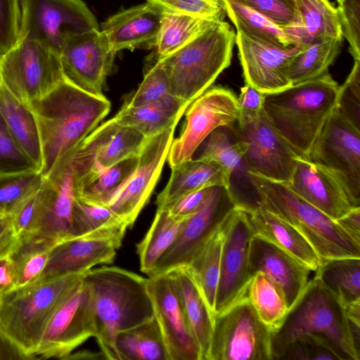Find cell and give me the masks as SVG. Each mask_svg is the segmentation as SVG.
<instances>
[{"label": "cell", "mask_w": 360, "mask_h": 360, "mask_svg": "<svg viewBox=\"0 0 360 360\" xmlns=\"http://www.w3.org/2000/svg\"><path fill=\"white\" fill-rule=\"evenodd\" d=\"M29 106L38 122L43 157L40 172L46 177L108 114L110 103L105 96H94L64 79Z\"/></svg>", "instance_id": "cell-1"}, {"label": "cell", "mask_w": 360, "mask_h": 360, "mask_svg": "<svg viewBox=\"0 0 360 360\" xmlns=\"http://www.w3.org/2000/svg\"><path fill=\"white\" fill-rule=\"evenodd\" d=\"M306 334L319 335L334 347L340 360H359L345 308L317 279L313 278L280 326L271 330V353L278 359L288 345Z\"/></svg>", "instance_id": "cell-5"}, {"label": "cell", "mask_w": 360, "mask_h": 360, "mask_svg": "<svg viewBox=\"0 0 360 360\" xmlns=\"http://www.w3.org/2000/svg\"><path fill=\"white\" fill-rule=\"evenodd\" d=\"M300 44L319 39H343L339 14L328 0H295Z\"/></svg>", "instance_id": "cell-34"}, {"label": "cell", "mask_w": 360, "mask_h": 360, "mask_svg": "<svg viewBox=\"0 0 360 360\" xmlns=\"http://www.w3.org/2000/svg\"><path fill=\"white\" fill-rule=\"evenodd\" d=\"M115 54L100 29L70 37L59 54L64 78L86 93L103 96V88Z\"/></svg>", "instance_id": "cell-18"}, {"label": "cell", "mask_w": 360, "mask_h": 360, "mask_svg": "<svg viewBox=\"0 0 360 360\" xmlns=\"http://www.w3.org/2000/svg\"><path fill=\"white\" fill-rule=\"evenodd\" d=\"M285 184L293 192L335 221L354 208L341 184L328 172L303 156L298 157L292 176Z\"/></svg>", "instance_id": "cell-24"}, {"label": "cell", "mask_w": 360, "mask_h": 360, "mask_svg": "<svg viewBox=\"0 0 360 360\" xmlns=\"http://www.w3.org/2000/svg\"><path fill=\"white\" fill-rule=\"evenodd\" d=\"M249 266L250 278L262 271L281 288L289 309L308 284L311 271L285 251L255 236L250 242Z\"/></svg>", "instance_id": "cell-25"}, {"label": "cell", "mask_w": 360, "mask_h": 360, "mask_svg": "<svg viewBox=\"0 0 360 360\" xmlns=\"http://www.w3.org/2000/svg\"><path fill=\"white\" fill-rule=\"evenodd\" d=\"M260 13L283 30L298 27L295 0H234Z\"/></svg>", "instance_id": "cell-50"}, {"label": "cell", "mask_w": 360, "mask_h": 360, "mask_svg": "<svg viewBox=\"0 0 360 360\" xmlns=\"http://www.w3.org/2000/svg\"><path fill=\"white\" fill-rule=\"evenodd\" d=\"M336 221L354 241L360 244V207L353 208Z\"/></svg>", "instance_id": "cell-57"}, {"label": "cell", "mask_w": 360, "mask_h": 360, "mask_svg": "<svg viewBox=\"0 0 360 360\" xmlns=\"http://www.w3.org/2000/svg\"><path fill=\"white\" fill-rule=\"evenodd\" d=\"M83 278L90 292L94 338L106 359L119 360L116 335L155 317L148 278L108 266L91 269Z\"/></svg>", "instance_id": "cell-2"}, {"label": "cell", "mask_w": 360, "mask_h": 360, "mask_svg": "<svg viewBox=\"0 0 360 360\" xmlns=\"http://www.w3.org/2000/svg\"><path fill=\"white\" fill-rule=\"evenodd\" d=\"M15 288L13 264L8 255L0 258V297Z\"/></svg>", "instance_id": "cell-58"}, {"label": "cell", "mask_w": 360, "mask_h": 360, "mask_svg": "<svg viewBox=\"0 0 360 360\" xmlns=\"http://www.w3.org/2000/svg\"><path fill=\"white\" fill-rule=\"evenodd\" d=\"M161 14L190 15L221 22L226 14L224 0H146Z\"/></svg>", "instance_id": "cell-46"}, {"label": "cell", "mask_w": 360, "mask_h": 360, "mask_svg": "<svg viewBox=\"0 0 360 360\" xmlns=\"http://www.w3.org/2000/svg\"><path fill=\"white\" fill-rule=\"evenodd\" d=\"M184 113V130L173 139L167 157L170 168L191 160L214 130L235 127L238 118L237 98L229 89L210 87L188 105Z\"/></svg>", "instance_id": "cell-13"}, {"label": "cell", "mask_w": 360, "mask_h": 360, "mask_svg": "<svg viewBox=\"0 0 360 360\" xmlns=\"http://www.w3.org/2000/svg\"><path fill=\"white\" fill-rule=\"evenodd\" d=\"M148 138L134 127L113 117L96 127L71 155L73 175H79L96 163L110 167L139 155Z\"/></svg>", "instance_id": "cell-20"}, {"label": "cell", "mask_w": 360, "mask_h": 360, "mask_svg": "<svg viewBox=\"0 0 360 360\" xmlns=\"http://www.w3.org/2000/svg\"><path fill=\"white\" fill-rule=\"evenodd\" d=\"M83 277L50 319L37 352L40 358L65 359L94 337L90 292Z\"/></svg>", "instance_id": "cell-16"}, {"label": "cell", "mask_w": 360, "mask_h": 360, "mask_svg": "<svg viewBox=\"0 0 360 360\" xmlns=\"http://www.w3.org/2000/svg\"><path fill=\"white\" fill-rule=\"evenodd\" d=\"M342 36L354 60H360V0H344L337 8Z\"/></svg>", "instance_id": "cell-53"}, {"label": "cell", "mask_w": 360, "mask_h": 360, "mask_svg": "<svg viewBox=\"0 0 360 360\" xmlns=\"http://www.w3.org/2000/svg\"><path fill=\"white\" fill-rule=\"evenodd\" d=\"M246 296L271 331L280 326L289 310L281 288L262 271L250 278Z\"/></svg>", "instance_id": "cell-41"}, {"label": "cell", "mask_w": 360, "mask_h": 360, "mask_svg": "<svg viewBox=\"0 0 360 360\" xmlns=\"http://www.w3.org/2000/svg\"><path fill=\"white\" fill-rule=\"evenodd\" d=\"M306 158L332 175L343 187L352 205L360 207V129L337 107Z\"/></svg>", "instance_id": "cell-11"}, {"label": "cell", "mask_w": 360, "mask_h": 360, "mask_svg": "<svg viewBox=\"0 0 360 360\" xmlns=\"http://www.w3.org/2000/svg\"><path fill=\"white\" fill-rule=\"evenodd\" d=\"M222 244L214 316L246 296L249 255L254 233L247 212L236 207L221 226Z\"/></svg>", "instance_id": "cell-14"}, {"label": "cell", "mask_w": 360, "mask_h": 360, "mask_svg": "<svg viewBox=\"0 0 360 360\" xmlns=\"http://www.w3.org/2000/svg\"><path fill=\"white\" fill-rule=\"evenodd\" d=\"M271 335L245 296L215 314L208 360H273Z\"/></svg>", "instance_id": "cell-9"}, {"label": "cell", "mask_w": 360, "mask_h": 360, "mask_svg": "<svg viewBox=\"0 0 360 360\" xmlns=\"http://www.w3.org/2000/svg\"><path fill=\"white\" fill-rule=\"evenodd\" d=\"M345 308L348 323L360 326V302L351 304Z\"/></svg>", "instance_id": "cell-61"}, {"label": "cell", "mask_w": 360, "mask_h": 360, "mask_svg": "<svg viewBox=\"0 0 360 360\" xmlns=\"http://www.w3.org/2000/svg\"><path fill=\"white\" fill-rule=\"evenodd\" d=\"M170 94L167 75L159 60L145 72L138 89L129 94L122 107L136 108L153 103Z\"/></svg>", "instance_id": "cell-47"}, {"label": "cell", "mask_w": 360, "mask_h": 360, "mask_svg": "<svg viewBox=\"0 0 360 360\" xmlns=\"http://www.w3.org/2000/svg\"><path fill=\"white\" fill-rule=\"evenodd\" d=\"M234 129L214 130L205 140L203 150L196 158L221 167L230 177L243 162L246 151V145L236 137Z\"/></svg>", "instance_id": "cell-44"}, {"label": "cell", "mask_w": 360, "mask_h": 360, "mask_svg": "<svg viewBox=\"0 0 360 360\" xmlns=\"http://www.w3.org/2000/svg\"><path fill=\"white\" fill-rule=\"evenodd\" d=\"M167 184L156 199L157 209L189 193L204 188H231V178L220 167L192 158L171 167Z\"/></svg>", "instance_id": "cell-29"}, {"label": "cell", "mask_w": 360, "mask_h": 360, "mask_svg": "<svg viewBox=\"0 0 360 360\" xmlns=\"http://www.w3.org/2000/svg\"><path fill=\"white\" fill-rule=\"evenodd\" d=\"M44 180L45 176L37 170L0 174V214L11 216L41 188Z\"/></svg>", "instance_id": "cell-45"}, {"label": "cell", "mask_w": 360, "mask_h": 360, "mask_svg": "<svg viewBox=\"0 0 360 360\" xmlns=\"http://www.w3.org/2000/svg\"><path fill=\"white\" fill-rule=\"evenodd\" d=\"M37 170L13 136L0 111V174Z\"/></svg>", "instance_id": "cell-49"}, {"label": "cell", "mask_w": 360, "mask_h": 360, "mask_svg": "<svg viewBox=\"0 0 360 360\" xmlns=\"http://www.w3.org/2000/svg\"><path fill=\"white\" fill-rule=\"evenodd\" d=\"M46 206V195L43 186L23 201L11 215L13 227L18 236L35 233Z\"/></svg>", "instance_id": "cell-51"}, {"label": "cell", "mask_w": 360, "mask_h": 360, "mask_svg": "<svg viewBox=\"0 0 360 360\" xmlns=\"http://www.w3.org/2000/svg\"><path fill=\"white\" fill-rule=\"evenodd\" d=\"M343 39H319L304 44L292 58L288 77L292 85L298 84L328 72L339 55Z\"/></svg>", "instance_id": "cell-38"}, {"label": "cell", "mask_w": 360, "mask_h": 360, "mask_svg": "<svg viewBox=\"0 0 360 360\" xmlns=\"http://www.w3.org/2000/svg\"><path fill=\"white\" fill-rule=\"evenodd\" d=\"M17 240L12 222L0 228V258L10 254Z\"/></svg>", "instance_id": "cell-60"}, {"label": "cell", "mask_w": 360, "mask_h": 360, "mask_svg": "<svg viewBox=\"0 0 360 360\" xmlns=\"http://www.w3.org/2000/svg\"><path fill=\"white\" fill-rule=\"evenodd\" d=\"M115 347L119 360H169L156 319L118 333Z\"/></svg>", "instance_id": "cell-33"}, {"label": "cell", "mask_w": 360, "mask_h": 360, "mask_svg": "<svg viewBox=\"0 0 360 360\" xmlns=\"http://www.w3.org/2000/svg\"><path fill=\"white\" fill-rule=\"evenodd\" d=\"M278 359L340 360V358L326 338L319 335L306 334L290 342Z\"/></svg>", "instance_id": "cell-48"}, {"label": "cell", "mask_w": 360, "mask_h": 360, "mask_svg": "<svg viewBox=\"0 0 360 360\" xmlns=\"http://www.w3.org/2000/svg\"><path fill=\"white\" fill-rule=\"evenodd\" d=\"M264 99V93L245 83L237 98L238 126L246 124L259 117L263 108Z\"/></svg>", "instance_id": "cell-55"}, {"label": "cell", "mask_w": 360, "mask_h": 360, "mask_svg": "<svg viewBox=\"0 0 360 360\" xmlns=\"http://www.w3.org/2000/svg\"><path fill=\"white\" fill-rule=\"evenodd\" d=\"M217 23L186 15L162 14L161 25L154 47L156 59L172 54Z\"/></svg>", "instance_id": "cell-42"}, {"label": "cell", "mask_w": 360, "mask_h": 360, "mask_svg": "<svg viewBox=\"0 0 360 360\" xmlns=\"http://www.w3.org/2000/svg\"><path fill=\"white\" fill-rule=\"evenodd\" d=\"M340 88L327 72L281 91L264 94L263 110L281 137L306 158L338 105Z\"/></svg>", "instance_id": "cell-3"}, {"label": "cell", "mask_w": 360, "mask_h": 360, "mask_svg": "<svg viewBox=\"0 0 360 360\" xmlns=\"http://www.w3.org/2000/svg\"><path fill=\"white\" fill-rule=\"evenodd\" d=\"M137 162L138 155L110 167L95 163L83 173L73 175L76 198L86 203L105 205L131 176Z\"/></svg>", "instance_id": "cell-30"}, {"label": "cell", "mask_w": 360, "mask_h": 360, "mask_svg": "<svg viewBox=\"0 0 360 360\" xmlns=\"http://www.w3.org/2000/svg\"><path fill=\"white\" fill-rule=\"evenodd\" d=\"M56 243L53 240L35 233L18 236L8 255L14 266L15 288L38 281Z\"/></svg>", "instance_id": "cell-36"}, {"label": "cell", "mask_w": 360, "mask_h": 360, "mask_svg": "<svg viewBox=\"0 0 360 360\" xmlns=\"http://www.w3.org/2000/svg\"><path fill=\"white\" fill-rule=\"evenodd\" d=\"M186 219H177L165 210H157L144 238L136 244L141 271L150 275L155 264L176 239Z\"/></svg>", "instance_id": "cell-39"}, {"label": "cell", "mask_w": 360, "mask_h": 360, "mask_svg": "<svg viewBox=\"0 0 360 360\" xmlns=\"http://www.w3.org/2000/svg\"><path fill=\"white\" fill-rule=\"evenodd\" d=\"M161 20L162 14L146 1L111 15L100 30L115 53L124 49H151L155 46Z\"/></svg>", "instance_id": "cell-26"}, {"label": "cell", "mask_w": 360, "mask_h": 360, "mask_svg": "<svg viewBox=\"0 0 360 360\" xmlns=\"http://www.w3.org/2000/svg\"><path fill=\"white\" fill-rule=\"evenodd\" d=\"M340 86L337 108L345 118L360 129V60H354L350 73Z\"/></svg>", "instance_id": "cell-52"}, {"label": "cell", "mask_w": 360, "mask_h": 360, "mask_svg": "<svg viewBox=\"0 0 360 360\" xmlns=\"http://www.w3.org/2000/svg\"><path fill=\"white\" fill-rule=\"evenodd\" d=\"M211 187L204 188L184 195L160 209L165 210L173 217L186 219L200 209L208 195Z\"/></svg>", "instance_id": "cell-56"}, {"label": "cell", "mask_w": 360, "mask_h": 360, "mask_svg": "<svg viewBox=\"0 0 360 360\" xmlns=\"http://www.w3.org/2000/svg\"><path fill=\"white\" fill-rule=\"evenodd\" d=\"M245 210L254 236L263 238L285 251L311 271L321 260L308 240L293 226L262 206Z\"/></svg>", "instance_id": "cell-27"}, {"label": "cell", "mask_w": 360, "mask_h": 360, "mask_svg": "<svg viewBox=\"0 0 360 360\" xmlns=\"http://www.w3.org/2000/svg\"><path fill=\"white\" fill-rule=\"evenodd\" d=\"M238 204L231 187L212 186L200 209L186 218L176 239L160 257L148 277L187 266Z\"/></svg>", "instance_id": "cell-12"}, {"label": "cell", "mask_w": 360, "mask_h": 360, "mask_svg": "<svg viewBox=\"0 0 360 360\" xmlns=\"http://www.w3.org/2000/svg\"><path fill=\"white\" fill-rule=\"evenodd\" d=\"M1 75L3 85L27 105L65 79L58 55L46 45L25 38L18 39L3 55Z\"/></svg>", "instance_id": "cell-8"}, {"label": "cell", "mask_w": 360, "mask_h": 360, "mask_svg": "<svg viewBox=\"0 0 360 360\" xmlns=\"http://www.w3.org/2000/svg\"><path fill=\"white\" fill-rule=\"evenodd\" d=\"M344 0H337V1L338 2V4H340L341 2H342Z\"/></svg>", "instance_id": "cell-64"}, {"label": "cell", "mask_w": 360, "mask_h": 360, "mask_svg": "<svg viewBox=\"0 0 360 360\" xmlns=\"http://www.w3.org/2000/svg\"><path fill=\"white\" fill-rule=\"evenodd\" d=\"M19 4L18 39L41 42L58 56L70 37L100 29L95 15L82 0H19Z\"/></svg>", "instance_id": "cell-10"}, {"label": "cell", "mask_w": 360, "mask_h": 360, "mask_svg": "<svg viewBox=\"0 0 360 360\" xmlns=\"http://www.w3.org/2000/svg\"><path fill=\"white\" fill-rule=\"evenodd\" d=\"M247 177L257 196L255 203L293 226L313 247L321 262L335 258L360 257V244L337 223L307 202L284 182L251 172Z\"/></svg>", "instance_id": "cell-4"}, {"label": "cell", "mask_w": 360, "mask_h": 360, "mask_svg": "<svg viewBox=\"0 0 360 360\" xmlns=\"http://www.w3.org/2000/svg\"><path fill=\"white\" fill-rule=\"evenodd\" d=\"M224 1L226 14L236 27L237 32L282 49L299 44L288 30L278 27L260 13L234 0Z\"/></svg>", "instance_id": "cell-35"}, {"label": "cell", "mask_w": 360, "mask_h": 360, "mask_svg": "<svg viewBox=\"0 0 360 360\" xmlns=\"http://www.w3.org/2000/svg\"><path fill=\"white\" fill-rule=\"evenodd\" d=\"M190 103L169 94L139 107H122L113 118L119 123L135 128L146 138L176 126Z\"/></svg>", "instance_id": "cell-31"}, {"label": "cell", "mask_w": 360, "mask_h": 360, "mask_svg": "<svg viewBox=\"0 0 360 360\" xmlns=\"http://www.w3.org/2000/svg\"><path fill=\"white\" fill-rule=\"evenodd\" d=\"M176 126L148 138L129 179L105 206L131 227L147 203L161 174Z\"/></svg>", "instance_id": "cell-15"}, {"label": "cell", "mask_w": 360, "mask_h": 360, "mask_svg": "<svg viewBox=\"0 0 360 360\" xmlns=\"http://www.w3.org/2000/svg\"><path fill=\"white\" fill-rule=\"evenodd\" d=\"M32 359L16 346L0 330V360H29Z\"/></svg>", "instance_id": "cell-59"}, {"label": "cell", "mask_w": 360, "mask_h": 360, "mask_svg": "<svg viewBox=\"0 0 360 360\" xmlns=\"http://www.w3.org/2000/svg\"><path fill=\"white\" fill-rule=\"evenodd\" d=\"M12 222L11 217L9 215L0 214V228Z\"/></svg>", "instance_id": "cell-62"}, {"label": "cell", "mask_w": 360, "mask_h": 360, "mask_svg": "<svg viewBox=\"0 0 360 360\" xmlns=\"http://www.w3.org/2000/svg\"><path fill=\"white\" fill-rule=\"evenodd\" d=\"M84 274L37 281L4 294L0 297V330L24 353L37 359L50 319Z\"/></svg>", "instance_id": "cell-6"}, {"label": "cell", "mask_w": 360, "mask_h": 360, "mask_svg": "<svg viewBox=\"0 0 360 360\" xmlns=\"http://www.w3.org/2000/svg\"><path fill=\"white\" fill-rule=\"evenodd\" d=\"M121 245L111 239L89 236L60 241L51 250L37 281L84 274L97 264H111Z\"/></svg>", "instance_id": "cell-23"}, {"label": "cell", "mask_w": 360, "mask_h": 360, "mask_svg": "<svg viewBox=\"0 0 360 360\" xmlns=\"http://www.w3.org/2000/svg\"><path fill=\"white\" fill-rule=\"evenodd\" d=\"M319 281L344 307L360 302V257L323 261L315 271Z\"/></svg>", "instance_id": "cell-37"}, {"label": "cell", "mask_w": 360, "mask_h": 360, "mask_svg": "<svg viewBox=\"0 0 360 360\" xmlns=\"http://www.w3.org/2000/svg\"><path fill=\"white\" fill-rule=\"evenodd\" d=\"M171 271L185 320L200 349L201 360H208L214 316L187 266H181Z\"/></svg>", "instance_id": "cell-28"}, {"label": "cell", "mask_w": 360, "mask_h": 360, "mask_svg": "<svg viewBox=\"0 0 360 360\" xmlns=\"http://www.w3.org/2000/svg\"><path fill=\"white\" fill-rule=\"evenodd\" d=\"M71 155L59 161L45 177L43 184L46 193V207L35 233L56 243L77 237L76 196Z\"/></svg>", "instance_id": "cell-22"}, {"label": "cell", "mask_w": 360, "mask_h": 360, "mask_svg": "<svg viewBox=\"0 0 360 360\" xmlns=\"http://www.w3.org/2000/svg\"><path fill=\"white\" fill-rule=\"evenodd\" d=\"M221 226L186 266L214 317L220 274Z\"/></svg>", "instance_id": "cell-40"}, {"label": "cell", "mask_w": 360, "mask_h": 360, "mask_svg": "<svg viewBox=\"0 0 360 360\" xmlns=\"http://www.w3.org/2000/svg\"><path fill=\"white\" fill-rule=\"evenodd\" d=\"M75 221L78 236L105 238L122 244L128 225L109 207L76 198Z\"/></svg>", "instance_id": "cell-43"}, {"label": "cell", "mask_w": 360, "mask_h": 360, "mask_svg": "<svg viewBox=\"0 0 360 360\" xmlns=\"http://www.w3.org/2000/svg\"><path fill=\"white\" fill-rule=\"evenodd\" d=\"M3 54L0 53V87L3 85V79L1 75V60H2Z\"/></svg>", "instance_id": "cell-63"}, {"label": "cell", "mask_w": 360, "mask_h": 360, "mask_svg": "<svg viewBox=\"0 0 360 360\" xmlns=\"http://www.w3.org/2000/svg\"><path fill=\"white\" fill-rule=\"evenodd\" d=\"M147 287L169 360H201L200 349L185 320L172 271L149 276Z\"/></svg>", "instance_id": "cell-19"}, {"label": "cell", "mask_w": 360, "mask_h": 360, "mask_svg": "<svg viewBox=\"0 0 360 360\" xmlns=\"http://www.w3.org/2000/svg\"><path fill=\"white\" fill-rule=\"evenodd\" d=\"M0 111L20 148L41 171L43 165L41 145L38 122L33 110L2 85Z\"/></svg>", "instance_id": "cell-32"}, {"label": "cell", "mask_w": 360, "mask_h": 360, "mask_svg": "<svg viewBox=\"0 0 360 360\" xmlns=\"http://www.w3.org/2000/svg\"><path fill=\"white\" fill-rule=\"evenodd\" d=\"M20 11L19 0H0V53L4 54L17 42Z\"/></svg>", "instance_id": "cell-54"}, {"label": "cell", "mask_w": 360, "mask_h": 360, "mask_svg": "<svg viewBox=\"0 0 360 360\" xmlns=\"http://www.w3.org/2000/svg\"><path fill=\"white\" fill-rule=\"evenodd\" d=\"M246 145L243 163L246 172L288 183L300 155L271 126L263 108L256 120L234 129Z\"/></svg>", "instance_id": "cell-17"}, {"label": "cell", "mask_w": 360, "mask_h": 360, "mask_svg": "<svg viewBox=\"0 0 360 360\" xmlns=\"http://www.w3.org/2000/svg\"><path fill=\"white\" fill-rule=\"evenodd\" d=\"M236 44L245 83L264 94L292 86L288 67L303 44L282 49L252 39L237 32Z\"/></svg>", "instance_id": "cell-21"}, {"label": "cell", "mask_w": 360, "mask_h": 360, "mask_svg": "<svg viewBox=\"0 0 360 360\" xmlns=\"http://www.w3.org/2000/svg\"><path fill=\"white\" fill-rule=\"evenodd\" d=\"M236 35L223 21L172 54L156 59L167 75L170 94L191 103L208 89L231 65Z\"/></svg>", "instance_id": "cell-7"}]
</instances>
